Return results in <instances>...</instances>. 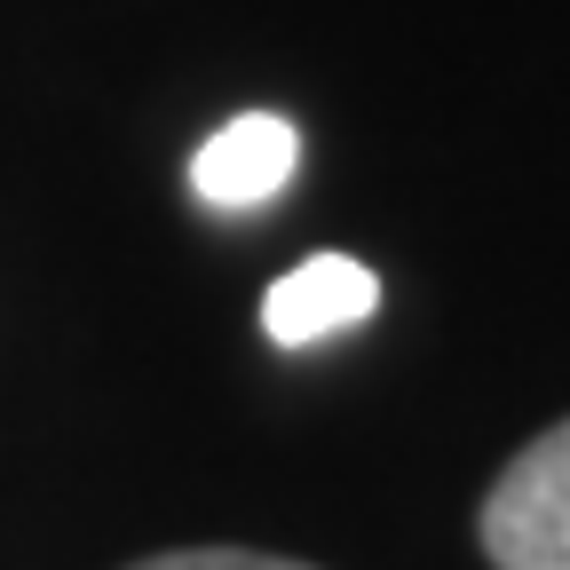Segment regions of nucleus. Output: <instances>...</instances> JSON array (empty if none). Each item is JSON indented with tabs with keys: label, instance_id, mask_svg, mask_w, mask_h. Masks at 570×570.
Masks as SVG:
<instances>
[{
	"label": "nucleus",
	"instance_id": "20e7f679",
	"mask_svg": "<svg viewBox=\"0 0 570 570\" xmlns=\"http://www.w3.org/2000/svg\"><path fill=\"white\" fill-rule=\"evenodd\" d=\"M127 570H309V562H285V554H254V547H175V554L127 562Z\"/></svg>",
	"mask_w": 570,
	"mask_h": 570
},
{
	"label": "nucleus",
	"instance_id": "7ed1b4c3",
	"mask_svg": "<svg viewBox=\"0 0 570 570\" xmlns=\"http://www.w3.org/2000/svg\"><path fill=\"white\" fill-rule=\"evenodd\" d=\"M294 167H302V135H294V119H277V111H238L230 127H214L206 142H198V159H190V190L206 198V206H262V198H277L285 183H294Z\"/></svg>",
	"mask_w": 570,
	"mask_h": 570
},
{
	"label": "nucleus",
	"instance_id": "f257e3e1",
	"mask_svg": "<svg viewBox=\"0 0 570 570\" xmlns=\"http://www.w3.org/2000/svg\"><path fill=\"white\" fill-rule=\"evenodd\" d=\"M475 531L491 570H570V420H554L499 468Z\"/></svg>",
	"mask_w": 570,
	"mask_h": 570
},
{
	"label": "nucleus",
	"instance_id": "f03ea898",
	"mask_svg": "<svg viewBox=\"0 0 570 570\" xmlns=\"http://www.w3.org/2000/svg\"><path fill=\"white\" fill-rule=\"evenodd\" d=\"M381 309V277L356 254H309L302 269H285L262 294V333L277 348H309L325 333H348Z\"/></svg>",
	"mask_w": 570,
	"mask_h": 570
}]
</instances>
